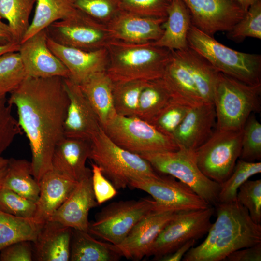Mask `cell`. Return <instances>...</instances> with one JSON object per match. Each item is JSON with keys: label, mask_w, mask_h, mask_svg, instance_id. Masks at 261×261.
Segmentation results:
<instances>
[{"label": "cell", "mask_w": 261, "mask_h": 261, "mask_svg": "<svg viewBox=\"0 0 261 261\" xmlns=\"http://www.w3.org/2000/svg\"><path fill=\"white\" fill-rule=\"evenodd\" d=\"M8 100L16 107L18 122L29 142L32 175L39 182L52 169L54 149L64 137L69 103L64 78L27 77Z\"/></svg>", "instance_id": "1"}, {"label": "cell", "mask_w": 261, "mask_h": 261, "mask_svg": "<svg viewBox=\"0 0 261 261\" xmlns=\"http://www.w3.org/2000/svg\"><path fill=\"white\" fill-rule=\"evenodd\" d=\"M217 215L205 239L192 247L183 261H220L231 253L261 243V225L255 223L248 210L236 200L218 203Z\"/></svg>", "instance_id": "2"}, {"label": "cell", "mask_w": 261, "mask_h": 261, "mask_svg": "<svg viewBox=\"0 0 261 261\" xmlns=\"http://www.w3.org/2000/svg\"><path fill=\"white\" fill-rule=\"evenodd\" d=\"M106 48V72L114 82L162 78L171 55V50L154 42L129 43L111 39Z\"/></svg>", "instance_id": "3"}, {"label": "cell", "mask_w": 261, "mask_h": 261, "mask_svg": "<svg viewBox=\"0 0 261 261\" xmlns=\"http://www.w3.org/2000/svg\"><path fill=\"white\" fill-rule=\"evenodd\" d=\"M189 47L221 73L250 85L261 84V55L228 47L191 25L188 35Z\"/></svg>", "instance_id": "4"}, {"label": "cell", "mask_w": 261, "mask_h": 261, "mask_svg": "<svg viewBox=\"0 0 261 261\" xmlns=\"http://www.w3.org/2000/svg\"><path fill=\"white\" fill-rule=\"evenodd\" d=\"M261 84L250 85L219 72L213 104L216 129L240 130L252 113L261 110Z\"/></svg>", "instance_id": "5"}, {"label": "cell", "mask_w": 261, "mask_h": 261, "mask_svg": "<svg viewBox=\"0 0 261 261\" xmlns=\"http://www.w3.org/2000/svg\"><path fill=\"white\" fill-rule=\"evenodd\" d=\"M90 142L89 159L116 190L126 188L133 179L160 176L147 160L118 146L102 128Z\"/></svg>", "instance_id": "6"}, {"label": "cell", "mask_w": 261, "mask_h": 261, "mask_svg": "<svg viewBox=\"0 0 261 261\" xmlns=\"http://www.w3.org/2000/svg\"><path fill=\"white\" fill-rule=\"evenodd\" d=\"M140 156L155 170L188 186L210 205L214 206L219 203L220 184L201 172L196 163L195 151L179 147L175 151L149 153Z\"/></svg>", "instance_id": "7"}, {"label": "cell", "mask_w": 261, "mask_h": 261, "mask_svg": "<svg viewBox=\"0 0 261 261\" xmlns=\"http://www.w3.org/2000/svg\"><path fill=\"white\" fill-rule=\"evenodd\" d=\"M116 145L133 153L143 154L175 151L179 147L173 138L137 116L116 115L102 128Z\"/></svg>", "instance_id": "8"}, {"label": "cell", "mask_w": 261, "mask_h": 261, "mask_svg": "<svg viewBox=\"0 0 261 261\" xmlns=\"http://www.w3.org/2000/svg\"><path fill=\"white\" fill-rule=\"evenodd\" d=\"M159 208L156 202L149 198L113 202L103 207L95 220L89 223L88 232L118 245L143 217Z\"/></svg>", "instance_id": "9"}, {"label": "cell", "mask_w": 261, "mask_h": 261, "mask_svg": "<svg viewBox=\"0 0 261 261\" xmlns=\"http://www.w3.org/2000/svg\"><path fill=\"white\" fill-rule=\"evenodd\" d=\"M243 129L218 130L195 150L197 164L206 177L220 184L231 175L239 158Z\"/></svg>", "instance_id": "10"}, {"label": "cell", "mask_w": 261, "mask_h": 261, "mask_svg": "<svg viewBox=\"0 0 261 261\" xmlns=\"http://www.w3.org/2000/svg\"><path fill=\"white\" fill-rule=\"evenodd\" d=\"M213 206L196 210L181 211L164 228L152 244L147 256L154 260L174 251L188 241L202 238L212 224Z\"/></svg>", "instance_id": "11"}, {"label": "cell", "mask_w": 261, "mask_h": 261, "mask_svg": "<svg viewBox=\"0 0 261 261\" xmlns=\"http://www.w3.org/2000/svg\"><path fill=\"white\" fill-rule=\"evenodd\" d=\"M46 30L57 43L86 51L104 48L111 40L106 25L79 11L71 18L53 23Z\"/></svg>", "instance_id": "12"}, {"label": "cell", "mask_w": 261, "mask_h": 261, "mask_svg": "<svg viewBox=\"0 0 261 261\" xmlns=\"http://www.w3.org/2000/svg\"><path fill=\"white\" fill-rule=\"evenodd\" d=\"M129 186L148 193L165 209L190 211L211 206L188 186L170 177L137 178L131 180Z\"/></svg>", "instance_id": "13"}, {"label": "cell", "mask_w": 261, "mask_h": 261, "mask_svg": "<svg viewBox=\"0 0 261 261\" xmlns=\"http://www.w3.org/2000/svg\"><path fill=\"white\" fill-rule=\"evenodd\" d=\"M188 9L192 24L214 36L230 30L246 12L237 0H181Z\"/></svg>", "instance_id": "14"}, {"label": "cell", "mask_w": 261, "mask_h": 261, "mask_svg": "<svg viewBox=\"0 0 261 261\" xmlns=\"http://www.w3.org/2000/svg\"><path fill=\"white\" fill-rule=\"evenodd\" d=\"M181 211L159 208L143 217L119 244L114 245L120 255L139 261L147 255L159 234Z\"/></svg>", "instance_id": "15"}, {"label": "cell", "mask_w": 261, "mask_h": 261, "mask_svg": "<svg viewBox=\"0 0 261 261\" xmlns=\"http://www.w3.org/2000/svg\"><path fill=\"white\" fill-rule=\"evenodd\" d=\"M46 29L20 44L18 50L28 77L69 78L68 70L47 45Z\"/></svg>", "instance_id": "16"}, {"label": "cell", "mask_w": 261, "mask_h": 261, "mask_svg": "<svg viewBox=\"0 0 261 261\" xmlns=\"http://www.w3.org/2000/svg\"><path fill=\"white\" fill-rule=\"evenodd\" d=\"M64 83L69 100L64 136L91 141L102 128L99 118L79 86L70 78Z\"/></svg>", "instance_id": "17"}, {"label": "cell", "mask_w": 261, "mask_h": 261, "mask_svg": "<svg viewBox=\"0 0 261 261\" xmlns=\"http://www.w3.org/2000/svg\"><path fill=\"white\" fill-rule=\"evenodd\" d=\"M47 45L68 70L69 78L78 85L94 74L106 70L108 55L106 47L86 51L59 44L48 36Z\"/></svg>", "instance_id": "18"}, {"label": "cell", "mask_w": 261, "mask_h": 261, "mask_svg": "<svg viewBox=\"0 0 261 261\" xmlns=\"http://www.w3.org/2000/svg\"><path fill=\"white\" fill-rule=\"evenodd\" d=\"M166 18L121 10L106 26L111 39L129 43L155 42L163 32L162 25Z\"/></svg>", "instance_id": "19"}, {"label": "cell", "mask_w": 261, "mask_h": 261, "mask_svg": "<svg viewBox=\"0 0 261 261\" xmlns=\"http://www.w3.org/2000/svg\"><path fill=\"white\" fill-rule=\"evenodd\" d=\"M215 125L214 104H200L190 108L172 138L178 147L195 151L212 136Z\"/></svg>", "instance_id": "20"}, {"label": "cell", "mask_w": 261, "mask_h": 261, "mask_svg": "<svg viewBox=\"0 0 261 261\" xmlns=\"http://www.w3.org/2000/svg\"><path fill=\"white\" fill-rule=\"evenodd\" d=\"M91 176L78 182L67 200L49 220L59 222L72 229L88 232L89 212L99 205L93 190Z\"/></svg>", "instance_id": "21"}, {"label": "cell", "mask_w": 261, "mask_h": 261, "mask_svg": "<svg viewBox=\"0 0 261 261\" xmlns=\"http://www.w3.org/2000/svg\"><path fill=\"white\" fill-rule=\"evenodd\" d=\"M90 149V141L64 136L54 149L52 169L78 182L91 176V170L86 164Z\"/></svg>", "instance_id": "22"}, {"label": "cell", "mask_w": 261, "mask_h": 261, "mask_svg": "<svg viewBox=\"0 0 261 261\" xmlns=\"http://www.w3.org/2000/svg\"><path fill=\"white\" fill-rule=\"evenodd\" d=\"M72 229L59 222L48 220L40 225L32 242L33 260L70 261Z\"/></svg>", "instance_id": "23"}, {"label": "cell", "mask_w": 261, "mask_h": 261, "mask_svg": "<svg viewBox=\"0 0 261 261\" xmlns=\"http://www.w3.org/2000/svg\"><path fill=\"white\" fill-rule=\"evenodd\" d=\"M38 183L40 193L32 219L41 225L49 220L67 200L78 182L52 169L42 176Z\"/></svg>", "instance_id": "24"}, {"label": "cell", "mask_w": 261, "mask_h": 261, "mask_svg": "<svg viewBox=\"0 0 261 261\" xmlns=\"http://www.w3.org/2000/svg\"><path fill=\"white\" fill-rule=\"evenodd\" d=\"M162 78L173 96L191 107L205 103L198 92L183 49L171 50V57Z\"/></svg>", "instance_id": "25"}, {"label": "cell", "mask_w": 261, "mask_h": 261, "mask_svg": "<svg viewBox=\"0 0 261 261\" xmlns=\"http://www.w3.org/2000/svg\"><path fill=\"white\" fill-rule=\"evenodd\" d=\"M191 25V15L185 3L181 0H172L162 25L163 32L154 44L170 50L187 48L188 35Z\"/></svg>", "instance_id": "26"}, {"label": "cell", "mask_w": 261, "mask_h": 261, "mask_svg": "<svg viewBox=\"0 0 261 261\" xmlns=\"http://www.w3.org/2000/svg\"><path fill=\"white\" fill-rule=\"evenodd\" d=\"M79 86L103 127L117 115L114 105V82L104 71L94 74Z\"/></svg>", "instance_id": "27"}, {"label": "cell", "mask_w": 261, "mask_h": 261, "mask_svg": "<svg viewBox=\"0 0 261 261\" xmlns=\"http://www.w3.org/2000/svg\"><path fill=\"white\" fill-rule=\"evenodd\" d=\"M120 257L113 244L97 240L88 232L72 229L70 261H116Z\"/></svg>", "instance_id": "28"}, {"label": "cell", "mask_w": 261, "mask_h": 261, "mask_svg": "<svg viewBox=\"0 0 261 261\" xmlns=\"http://www.w3.org/2000/svg\"><path fill=\"white\" fill-rule=\"evenodd\" d=\"M78 11L71 0H36L34 16L21 43L56 21L74 16Z\"/></svg>", "instance_id": "29"}, {"label": "cell", "mask_w": 261, "mask_h": 261, "mask_svg": "<svg viewBox=\"0 0 261 261\" xmlns=\"http://www.w3.org/2000/svg\"><path fill=\"white\" fill-rule=\"evenodd\" d=\"M3 188L36 203L39 198L40 188L32 175L31 162L24 159H9Z\"/></svg>", "instance_id": "30"}, {"label": "cell", "mask_w": 261, "mask_h": 261, "mask_svg": "<svg viewBox=\"0 0 261 261\" xmlns=\"http://www.w3.org/2000/svg\"><path fill=\"white\" fill-rule=\"evenodd\" d=\"M173 96L162 77L148 81L140 94L136 116L150 123Z\"/></svg>", "instance_id": "31"}, {"label": "cell", "mask_w": 261, "mask_h": 261, "mask_svg": "<svg viewBox=\"0 0 261 261\" xmlns=\"http://www.w3.org/2000/svg\"><path fill=\"white\" fill-rule=\"evenodd\" d=\"M40 225L32 218L17 217L0 210V251L18 242H33Z\"/></svg>", "instance_id": "32"}, {"label": "cell", "mask_w": 261, "mask_h": 261, "mask_svg": "<svg viewBox=\"0 0 261 261\" xmlns=\"http://www.w3.org/2000/svg\"><path fill=\"white\" fill-rule=\"evenodd\" d=\"M36 0H0V18L6 20L14 41L20 44L30 23Z\"/></svg>", "instance_id": "33"}, {"label": "cell", "mask_w": 261, "mask_h": 261, "mask_svg": "<svg viewBox=\"0 0 261 261\" xmlns=\"http://www.w3.org/2000/svg\"><path fill=\"white\" fill-rule=\"evenodd\" d=\"M148 81L132 80L114 82V105L117 115L136 116L140 95Z\"/></svg>", "instance_id": "34"}, {"label": "cell", "mask_w": 261, "mask_h": 261, "mask_svg": "<svg viewBox=\"0 0 261 261\" xmlns=\"http://www.w3.org/2000/svg\"><path fill=\"white\" fill-rule=\"evenodd\" d=\"M261 172V162L246 161L241 159L238 160L231 175L220 184L219 203L236 201L239 187L250 177Z\"/></svg>", "instance_id": "35"}, {"label": "cell", "mask_w": 261, "mask_h": 261, "mask_svg": "<svg viewBox=\"0 0 261 261\" xmlns=\"http://www.w3.org/2000/svg\"><path fill=\"white\" fill-rule=\"evenodd\" d=\"M27 77L18 51L8 52L0 57V95L11 93Z\"/></svg>", "instance_id": "36"}, {"label": "cell", "mask_w": 261, "mask_h": 261, "mask_svg": "<svg viewBox=\"0 0 261 261\" xmlns=\"http://www.w3.org/2000/svg\"><path fill=\"white\" fill-rule=\"evenodd\" d=\"M191 107L183 100L173 96L150 123L162 133L172 137Z\"/></svg>", "instance_id": "37"}, {"label": "cell", "mask_w": 261, "mask_h": 261, "mask_svg": "<svg viewBox=\"0 0 261 261\" xmlns=\"http://www.w3.org/2000/svg\"><path fill=\"white\" fill-rule=\"evenodd\" d=\"M228 39L240 43L247 37L261 39V0L248 8L244 17L227 32Z\"/></svg>", "instance_id": "38"}, {"label": "cell", "mask_w": 261, "mask_h": 261, "mask_svg": "<svg viewBox=\"0 0 261 261\" xmlns=\"http://www.w3.org/2000/svg\"><path fill=\"white\" fill-rule=\"evenodd\" d=\"M75 8L107 25L121 10L119 0H71Z\"/></svg>", "instance_id": "39"}, {"label": "cell", "mask_w": 261, "mask_h": 261, "mask_svg": "<svg viewBox=\"0 0 261 261\" xmlns=\"http://www.w3.org/2000/svg\"><path fill=\"white\" fill-rule=\"evenodd\" d=\"M240 159L254 162L261 159V124L251 115L246 121L243 131Z\"/></svg>", "instance_id": "40"}, {"label": "cell", "mask_w": 261, "mask_h": 261, "mask_svg": "<svg viewBox=\"0 0 261 261\" xmlns=\"http://www.w3.org/2000/svg\"><path fill=\"white\" fill-rule=\"evenodd\" d=\"M236 201L248 211L252 220L261 223V180L246 181L239 188Z\"/></svg>", "instance_id": "41"}, {"label": "cell", "mask_w": 261, "mask_h": 261, "mask_svg": "<svg viewBox=\"0 0 261 261\" xmlns=\"http://www.w3.org/2000/svg\"><path fill=\"white\" fill-rule=\"evenodd\" d=\"M36 208V203L14 191L5 188L0 190L1 211L19 217L32 218Z\"/></svg>", "instance_id": "42"}, {"label": "cell", "mask_w": 261, "mask_h": 261, "mask_svg": "<svg viewBox=\"0 0 261 261\" xmlns=\"http://www.w3.org/2000/svg\"><path fill=\"white\" fill-rule=\"evenodd\" d=\"M6 95H0V156L10 146L14 138L22 134V129L13 116Z\"/></svg>", "instance_id": "43"}, {"label": "cell", "mask_w": 261, "mask_h": 261, "mask_svg": "<svg viewBox=\"0 0 261 261\" xmlns=\"http://www.w3.org/2000/svg\"><path fill=\"white\" fill-rule=\"evenodd\" d=\"M172 0H119L121 10L144 16L166 18Z\"/></svg>", "instance_id": "44"}, {"label": "cell", "mask_w": 261, "mask_h": 261, "mask_svg": "<svg viewBox=\"0 0 261 261\" xmlns=\"http://www.w3.org/2000/svg\"><path fill=\"white\" fill-rule=\"evenodd\" d=\"M92 184L96 200L99 205L115 196L117 191L112 183L103 174L101 169L92 163Z\"/></svg>", "instance_id": "45"}, {"label": "cell", "mask_w": 261, "mask_h": 261, "mask_svg": "<svg viewBox=\"0 0 261 261\" xmlns=\"http://www.w3.org/2000/svg\"><path fill=\"white\" fill-rule=\"evenodd\" d=\"M33 261L32 242L22 241L11 244L0 251V261Z\"/></svg>", "instance_id": "46"}, {"label": "cell", "mask_w": 261, "mask_h": 261, "mask_svg": "<svg viewBox=\"0 0 261 261\" xmlns=\"http://www.w3.org/2000/svg\"><path fill=\"white\" fill-rule=\"evenodd\" d=\"M226 261H261V243L237 250L224 260Z\"/></svg>", "instance_id": "47"}, {"label": "cell", "mask_w": 261, "mask_h": 261, "mask_svg": "<svg viewBox=\"0 0 261 261\" xmlns=\"http://www.w3.org/2000/svg\"><path fill=\"white\" fill-rule=\"evenodd\" d=\"M195 240L188 241L173 252L162 257L160 261H179L181 260L185 254L194 245Z\"/></svg>", "instance_id": "48"}, {"label": "cell", "mask_w": 261, "mask_h": 261, "mask_svg": "<svg viewBox=\"0 0 261 261\" xmlns=\"http://www.w3.org/2000/svg\"><path fill=\"white\" fill-rule=\"evenodd\" d=\"M13 42H15L10 27L7 24L2 22L0 18V45Z\"/></svg>", "instance_id": "49"}, {"label": "cell", "mask_w": 261, "mask_h": 261, "mask_svg": "<svg viewBox=\"0 0 261 261\" xmlns=\"http://www.w3.org/2000/svg\"><path fill=\"white\" fill-rule=\"evenodd\" d=\"M9 159L0 156V191L3 187V184L8 168Z\"/></svg>", "instance_id": "50"}, {"label": "cell", "mask_w": 261, "mask_h": 261, "mask_svg": "<svg viewBox=\"0 0 261 261\" xmlns=\"http://www.w3.org/2000/svg\"><path fill=\"white\" fill-rule=\"evenodd\" d=\"M19 47L20 44L16 42L0 45V57L8 52L18 51Z\"/></svg>", "instance_id": "51"}, {"label": "cell", "mask_w": 261, "mask_h": 261, "mask_svg": "<svg viewBox=\"0 0 261 261\" xmlns=\"http://www.w3.org/2000/svg\"><path fill=\"white\" fill-rule=\"evenodd\" d=\"M257 0H237L245 11L246 12L249 6Z\"/></svg>", "instance_id": "52"}]
</instances>
